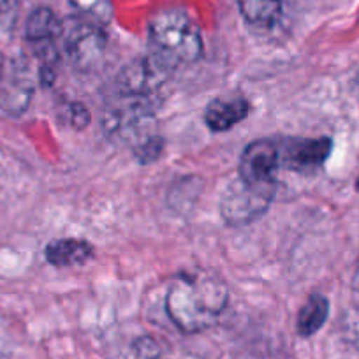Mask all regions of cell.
<instances>
[{
	"label": "cell",
	"mask_w": 359,
	"mask_h": 359,
	"mask_svg": "<svg viewBox=\"0 0 359 359\" xmlns=\"http://www.w3.org/2000/svg\"><path fill=\"white\" fill-rule=\"evenodd\" d=\"M226 305V284L206 273L178 275L165 292V312L184 333H201L215 326Z\"/></svg>",
	"instance_id": "obj_1"
},
{
	"label": "cell",
	"mask_w": 359,
	"mask_h": 359,
	"mask_svg": "<svg viewBox=\"0 0 359 359\" xmlns=\"http://www.w3.org/2000/svg\"><path fill=\"white\" fill-rule=\"evenodd\" d=\"M151 55L169 69L194 64L203 53V37L194 20L182 9H164L150 22Z\"/></svg>",
	"instance_id": "obj_2"
},
{
	"label": "cell",
	"mask_w": 359,
	"mask_h": 359,
	"mask_svg": "<svg viewBox=\"0 0 359 359\" xmlns=\"http://www.w3.org/2000/svg\"><path fill=\"white\" fill-rule=\"evenodd\" d=\"M275 191L277 184H250L238 176L224 191L220 199V213L226 222L233 226L254 222L264 215L269 203L273 201Z\"/></svg>",
	"instance_id": "obj_3"
},
{
	"label": "cell",
	"mask_w": 359,
	"mask_h": 359,
	"mask_svg": "<svg viewBox=\"0 0 359 359\" xmlns=\"http://www.w3.org/2000/svg\"><path fill=\"white\" fill-rule=\"evenodd\" d=\"M62 39L69 62L79 71H92L101 64L106 51L104 27L74 16L62 23Z\"/></svg>",
	"instance_id": "obj_4"
},
{
	"label": "cell",
	"mask_w": 359,
	"mask_h": 359,
	"mask_svg": "<svg viewBox=\"0 0 359 359\" xmlns=\"http://www.w3.org/2000/svg\"><path fill=\"white\" fill-rule=\"evenodd\" d=\"M280 165V154L273 141L259 140L248 144L240 158V178L250 184H277L275 172Z\"/></svg>",
	"instance_id": "obj_5"
},
{
	"label": "cell",
	"mask_w": 359,
	"mask_h": 359,
	"mask_svg": "<svg viewBox=\"0 0 359 359\" xmlns=\"http://www.w3.org/2000/svg\"><path fill=\"white\" fill-rule=\"evenodd\" d=\"M333 143L327 137L319 140H291L285 147L278 148L280 154V164H285L294 171H312L320 168L330 157Z\"/></svg>",
	"instance_id": "obj_6"
},
{
	"label": "cell",
	"mask_w": 359,
	"mask_h": 359,
	"mask_svg": "<svg viewBox=\"0 0 359 359\" xmlns=\"http://www.w3.org/2000/svg\"><path fill=\"white\" fill-rule=\"evenodd\" d=\"M248 113H250V104L245 99H215L206 106L205 120L213 133H224L243 122Z\"/></svg>",
	"instance_id": "obj_7"
},
{
	"label": "cell",
	"mask_w": 359,
	"mask_h": 359,
	"mask_svg": "<svg viewBox=\"0 0 359 359\" xmlns=\"http://www.w3.org/2000/svg\"><path fill=\"white\" fill-rule=\"evenodd\" d=\"M94 257V247L78 238H60L46 247V259L53 266L85 264Z\"/></svg>",
	"instance_id": "obj_8"
},
{
	"label": "cell",
	"mask_w": 359,
	"mask_h": 359,
	"mask_svg": "<svg viewBox=\"0 0 359 359\" xmlns=\"http://www.w3.org/2000/svg\"><path fill=\"white\" fill-rule=\"evenodd\" d=\"M25 34L34 48L55 44L62 37V22L51 9L39 8L29 16Z\"/></svg>",
	"instance_id": "obj_9"
},
{
	"label": "cell",
	"mask_w": 359,
	"mask_h": 359,
	"mask_svg": "<svg viewBox=\"0 0 359 359\" xmlns=\"http://www.w3.org/2000/svg\"><path fill=\"white\" fill-rule=\"evenodd\" d=\"M243 18L254 27H271L282 11V0H238Z\"/></svg>",
	"instance_id": "obj_10"
},
{
	"label": "cell",
	"mask_w": 359,
	"mask_h": 359,
	"mask_svg": "<svg viewBox=\"0 0 359 359\" xmlns=\"http://www.w3.org/2000/svg\"><path fill=\"white\" fill-rule=\"evenodd\" d=\"M330 313V303L323 294H312L303 305L298 316V333L302 337H312L324 326Z\"/></svg>",
	"instance_id": "obj_11"
},
{
	"label": "cell",
	"mask_w": 359,
	"mask_h": 359,
	"mask_svg": "<svg viewBox=\"0 0 359 359\" xmlns=\"http://www.w3.org/2000/svg\"><path fill=\"white\" fill-rule=\"evenodd\" d=\"M127 359H199L191 352L172 351L151 337H141L130 347Z\"/></svg>",
	"instance_id": "obj_12"
},
{
	"label": "cell",
	"mask_w": 359,
	"mask_h": 359,
	"mask_svg": "<svg viewBox=\"0 0 359 359\" xmlns=\"http://www.w3.org/2000/svg\"><path fill=\"white\" fill-rule=\"evenodd\" d=\"M78 16L104 27L113 18L111 0H71Z\"/></svg>",
	"instance_id": "obj_13"
},
{
	"label": "cell",
	"mask_w": 359,
	"mask_h": 359,
	"mask_svg": "<svg viewBox=\"0 0 359 359\" xmlns=\"http://www.w3.org/2000/svg\"><path fill=\"white\" fill-rule=\"evenodd\" d=\"M71 123L76 127H85L88 123V111L83 106H72L71 108Z\"/></svg>",
	"instance_id": "obj_14"
},
{
	"label": "cell",
	"mask_w": 359,
	"mask_h": 359,
	"mask_svg": "<svg viewBox=\"0 0 359 359\" xmlns=\"http://www.w3.org/2000/svg\"><path fill=\"white\" fill-rule=\"evenodd\" d=\"M15 9V0H0V16H6Z\"/></svg>",
	"instance_id": "obj_15"
},
{
	"label": "cell",
	"mask_w": 359,
	"mask_h": 359,
	"mask_svg": "<svg viewBox=\"0 0 359 359\" xmlns=\"http://www.w3.org/2000/svg\"><path fill=\"white\" fill-rule=\"evenodd\" d=\"M4 74V58H2V53H0V78Z\"/></svg>",
	"instance_id": "obj_16"
},
{
	"label": "cell",
	"mask_w": 359,
	"mask_h": 359,
	"mask_svg": "<svg viewBox=\"0 0 359 359\" xmlns=\"http://www.w3.org/2000/svg\"><path fill=\"white\" fill-rule=\"evenodd\" d=\"M358 189H359V180H358Z\"/></svg>",
	"instance_id": "obj_17"
}]
</instances>
